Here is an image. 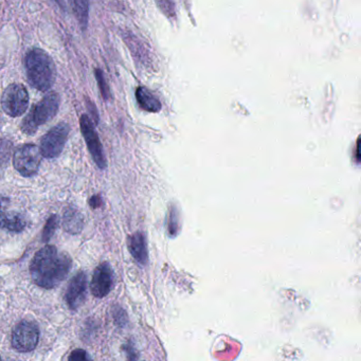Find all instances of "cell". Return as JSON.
<instances>
[{"mask_svg": "<svg viewBox=\"0 0 361 361\" xmlns=\"http://www.w3.org/2000/svg\"><path fill=\"white\" fill-rule=\"evenodd\" d=\"M0 361H1V357H0Z\"/></svg>", "mask_w": 361, "mask_h": 361, "instance_id": "obj_24", "label": "cell"}, {"mask_svg": "<svg viewBox=\"0 0 361 361\" xmlns=\"http://www.w3.org/2000/svg\"><path fill=\"white\" fill-rule=\"evenodd\" d=\"M39 340V326L32 321H20L12 331V346L18 352H32Z\"/></svg>", "mask_w": 361, "mask_h": 361, "instance_id": "obj_6", "label": "cell"}, {"mask_svg": "<svg viewBox=\"0 0 361 361\" xmlns=\"http://www.w3.org/2000/svg\"><path fill=\"white\" fill-rule=\"evenodd\" d=\"M86 295H87V276L85 272L79 271L69 282L65 300L71 310H77L83 305Z\"/></svg>", "mask_w": 361, "mask_h": 361, "instance_id": "obj_10", "label": "cell"}, {"mask_svg": "<svg viewBox=\"0 0 361 361\" xmlns=\"http://www.w3.org/2000/svg\"><path fill=\"white\" fill-rule=\"evenodd\" d=\"M68 361H92V357L83 348H75L69 355Z\"/></svg>", "mask_w": 361, "mask_h": 361, "instance_id": "obj_20", "label": "cell"}, {"mask_svg": "<svg viewBox=\"0 0 361 361\" xmlns=\"http://www.w3.org/2000/svg\"><path fill=\"white\" fill-rule=\"evenodd\" d=\"M27 78L32 87L47 92L56 82V69L54 60L44 50L31 49L25 58Z\"/></svg>", "mask_w": 361, "mask_h": 361, "instance_id": "obj_2", "label": "cell"}, {"mask_svg": "<svg viewBox=\"0 0 361 361\" xmlns=\"http://www.w3.org/2000/svg\"><path fill=\"white\" fill-rule=\"evenodd\" d=\"M27 225V217L14 208L11 200L0 196V229L18 233L24 231Z\"/></svg>", "mask_w": 361, "mask_h": 361, "instance_id": "obj_8", "label": "cell"}, {"mask_svg": "<svg viewBox=\"0 0 361 361\" xmlns=\"http://www.w3.org/2000/svg\"><path fill=\"white\" fill-rule=\"evenodd\" d=\"M42 157L43 156L37 145H22L14 153V168L22 176H35L41 166Z\"/></svg>", "mask_w": 361, "mask_h": 361, "instance_id": "obj_4", "label": "cell"}, {"mask_svg": "<svg viewBox=\"0 0 361 361\" xmlns=\"http://www.w3.org/2000/svg\"><path fill=\"white\" fill-rule=\"evenodd\" d=\"M86 104H87V109L90 111V114H92V119L94 120V122H96V124L99 122V115L98 111H97V107L96 105L92 104V101L88 100L87 102H86Z\"/></svg>", "mask_w": 361, "mask_h": 361, "instance_id": "obj_23", "label": "cell"}, {"mask_svg": "<svg viewBox=\"0 0 361 361\" xmlns=\"http://www.w3.org/2000/svg\"><path fill=\"white\" fill-rule=\"evenodd\" d=\"M80 126H81V132L83 134L84 140L87 145L88 151L92 154V159L94 160L99 168L104 170L107 166L106 159H105L104 151H103L100 138L94 130V123L87 115H82L81 119H80Z\"/></svg>", "mask_w": 361, "mask_h": 361, "instance_id": "obj_9", "label": "cell"}, {"mask_svg": "<svg viewBox=\"0 0 361 361\" xmlns=\"http://www.w3.org/2000/svg\"><path fill=\"white\" fill-rule=\"evenodd\" d=\"M136 99L139 106L143 111H149V113H158L161 109V103L158 100L157 97L153 92H149L147 88H137Z\"/></svg>", "mask_w": 361, "mask_h": 361, "instance_id": "obj_14", "label": "cell"}, {"mask_svg": "<svg viewBox=\"0 0 361 361\" xmlns=\"http://www.w3.org/2000/svg\"><path fill=\"white\" fill-rule=\"evenodd\" d=\"M69 132H71V128L65 122L58 124L52 130H50L41 141L39 151H41L42 156L48 159L60 156L66 145Z\"/></svg>", "mask_w": 361, "mask_h": 361, "instance_id": "obj_7", "label": "cell"}, {"mask_svg": "<svg viewBox=\"0 0 361 361\" xmlns=\"http://www.w3.org/2000/svg\"><path fill=\"white\" fill-rule=\"evenodd\" d=\"M29 94L22 84H11L1 97V106L10 117H20L28 109Z\"/></svg>", "mask_w": 361, "mask_h": 361, "instance_id": "obj_5", "label": "cell"}, {"mask_svg": "<svg viewBox=\"0 0 361 361\" xmlns=\"http://www.w3.org/2000/svg\"><path fill=\"white\" fill-rule=\"evenodd\" d=\"M114 320H115L116 324L120 327L126 326L128 322V314L126 310L121 307V306H115L113 310Z\"/></svg>", "mask_w": 361, "mask_h": 361, "instance_id": "obj_18", "label": "cell"}, {"mask_svg": "<svg viewBox=\"0 0 361 361\" xmlns=\"http://www.w3.org/2000/svg\"><path fill=\"white\" fill-rule=\"evenodd\" d=\"M59 225V217L58 215L54 214L48 219L47 223H46L45 227L43 230V240L45 243L49 242L50 238L54 236L56 233V228Z\"/></svg>", "mask_w": 361, "mask_h": 361, "instance_id": "obj_16", "label": "cell"}, {"mask_svg": "<svg viewBox=\"0 0 361 361\" xmlns=\"http://www.w3.org/2000/svg\"><path fill=\"white\" fill-rule=\"evenodd\" d=\"M60 109V96L52 92L46 94L39 104L35 105L30 113L25 118L22 123V130L26 135H33L37 132L39 126L47 123L56 117Z\"/></svg>", "mask_w": 361, "mask_h": 361, "instance_id": "obj_3", "label": "cell"}, {"mask_svg": "<svg viewBox=\"0 0 361 361\" xmlns=\"http://www.w3.org/2000/svg\"><path fill=\"white\" fill-rule=\"evenodd\" d=\"M128 247L135 261L140 265L145 266L149 262L147 238L142 232H136L128 236Z\"/></svg>", "mask_w": 361, "mask_h": 361, "instance_id": "obj_12", "label": "cell"}, {"mask_svg": "<svg viewBox=\"0 0 361 361\" xmlns=\"http://www.w3.org/2000/svg\"><path fill=\"white\" fill-rule=\"evenodd\" d=\"M73 11L77 16L78 20H79L83 29L87 26L88 20V3L86 1H75L73 3Z\"/></svg>", "mask_w": 361, "mask_h": 361, "instance_id": "obj_15", "label": "cell"}, {"mask_svg": "<svg viewBox=\"0 0 361 361\" xmlns=\"http://www.w3.org/2000/svg\"><path fill=\"white\" fill-rule=\"evenodd\" d=\"M94 75H96V79L99 84V88H100L101 94H102L105 100H109V99H111V90H109V85H107L104 73H103L101 69L97 68L96 71H94Z\"/></svg>", "mask_w": 361, "mask_h": 361, "instance_id": "obj_17", "label": "cell"}, {"mask_svg": "<svg viewBox=\"0 0 361 361\" xmlns=\"http://www.w3.org/2000/svg\"><path fill=\"white\" fill-rule=\"evenodd\" d=\"M71 266L73 259L68 253L48 245L35 253L30 265L31 278L37 286L52 289L67 278Z\"/></svg>", "mask_w": 361, "mask_h": 361, "instance_id": "obj_1", "label": "cell"}, {"mask_svg": "<svg viewBox=\"0 0 361 361\" xmlns=\"http://www.w3.org/2000/svg\"><path fill=\"white\" fill-rule=\"evenodd\" d=\"M123 350H126L128 361H138V353H137L136 348H135L132 341H128V343L123 346Z\"/></svg>", "mask_w": 361, "mask_h": 361, "instance_id": "obj_21", "label": "cell"}, {"mask_svg": "<svg viewBox=\"0 0 361 361\" xmlns=\"http://www.w3.org/2000/svg\"><path fill=\"white\" fill-rule=\"evenodd\" d=\"M179 219L176 211H171L169 217V232L171 236H176L179 230Z\"/></svg>", "mask_w": 361, "mask_h": 361, "instance_id": "obj_19", "label": "cell"}, {"mask_svg": "<svg viewBox=\"0 0 361 361\" xmlns=\"http://www.w3.org/2000/svg\"><path fill=\"white\" fill-rule=\"evenodd\" d=\"M90 206L92 209H99L103 206V200L100 195H94L90 200Z\"/></svg>", "mask_w": 361, "mask_h": 361, "instance_id": "obj_22", "label": "cell"}, {"mask_svg": "<svg viewBox=\"0 0 361 361\" xmlns=\"http://www.w3.org/2000/svg\"><path fill=\"white\" fill-rule=\"evenodd\" d=\"M114 288V270L111 264L103 262L94 269L92 276V295L96 298H104L111 293Z\"/></svg>", "mask_w": 361, "mask_h": 361, "instance_id": "obj_11", "label": "cell"}, {"mask_svg": "<svg viewBox=\"0 0 361 361\" xmlns=\"http://www.w3.org/2000/svg\"><path fill=\"white\" fill-rule=\"evenodd\" d=\"M63 228L71 234L81 233L84 228L83 214L75 207L68 206L63 213Z\"/></svg>", "mask_w": 361, "mask_h": 361, "instance_id": "obj_13", "label": "cell"}]
</instances>
